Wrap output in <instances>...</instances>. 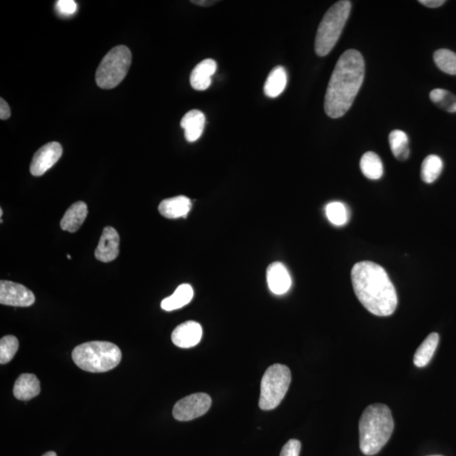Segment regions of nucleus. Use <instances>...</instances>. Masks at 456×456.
I'll return each mask as SVG.
<instances>
[{
	"mask_svg": "<svg viewBox=\"0 0 456 456\" xmlns=\"http://www.w3.org/2000/svg\"><path fill=\"white\" fill-rule=\"evenodd\" d=\"M364 76V59L360 52L348 49L343 53L335 64L325 94V111L330 118H341L351 109Z\"/></svg>",
	"mask_w": 456,
	"mask_h": 456,
	"instance_id": "f257e3e1",
	"label": "nucleus"
},
{
	"mask_svg": "<svg viewBox=\"0 0 456 456\" xmlns=\"http://www.w3.org/2000/svg\"><path fill=\"white\" fill-rule=\"evenodd\" d=\"M352 282L356 298L374 316L392 315L398 304L397 291L382 266L361 261L352 269Z\"/></svg>",
	"mask_w": 456,
	"mask_h": 456,
	"instance_id": "f03ea898",
	"label": "nucleus"
},
{
	"mask_svg": "<svg viewBox=\"0 0 456 456\" xmlns=\"http://www.w3.org/2000/svg\"><path fill=\"white\" fill-rule=\"evenodd\" d=\"M394 430V420L390 408L384 404H373L363 412L359 421V445L366 455L380 452Z\"/></svg>",
	"mask_w": 456,
	"mask_h": 456,
	"instance_id": "7ed1b4c3",
	"label": "nucleus"
},
{
	"mask_svg": "<svg viewBox=\"0 0 456 456\" xmlns=\"http://www.w3.org/2000/svg\"><path fill=\"white\" fill-rule=\"evenodd\" d=\"M72 359L84 371L104 373L117 367L121 362L122 352L112 342H90L76 347L72 352Z\"/></svg>",
	"mask_w": 456,
	"mask_h": 456,
	"instance_id": "20e7f679",
	"label": "nucleus"
},
{
	"mask_svg": "<svg viewBox=\"0 0 456 456\" xmlns=\"http://www.w3.org/2000/svg\"><path fill=\"white\" fill-rule=\"evenodd\" d=\"M351 8L350 1L342 0L327 11L316 34L315 49L318 56L325 57L332 51L349 18Z\"/></svg>",
	"mask_w": 456,
	"mask_h": 456,
	"instance_id": "39448f33",
	"label": "nucleus"
},
{
	"mask_svg": "<svg viewBox=\"0 0 456 456\" xmlns=\"http://www.w3.org/2000/svg\"><path fill=\"white\" fill-rule=\"evenodd\" d=\"M132 54L126 46H117L103 58L96 73V81L102 89H113L126 78L131 66Z\"/></svg>",
	"mask_w": 456,
	"mask_h": 456,
	"instance_id": "423d86ee",
	"label": "nucleus"
},
{
	"mask_svg": "<svg viewBox=\"0 0 456 456\" xmlns=\"http://www.w3.org/2000/svg\"><path fill=\"white\" fill-rule=\"evenodd\" d=\"M290 369L285 365L273 364L266 370L260 384L259 406L270 411L280 405L291 384Z\"/></svg>",
	"mask_w": 456,
	"mask_h": 456,
	"instance_id": "0eeeda50",
	"label": "nucleus"
},
{
	"mask_svg": "<svg viewBox=\"0 0 456 456\" xmlns=\"http://www.w3.org/2000/svg\"><path fill=\"white\" fill-rule=\"evenodd\" d=\"M212 398L205 393L188 395L175 404L173 415L178 421H191L205 415L212 406Z\"/></svg>",
	"mask_w": 456,
	"mask_h": 456,
	"instance_id": "6e6552de",
	"label": "nucleus"
},
{
	"mask_svg": "<svg viewBox=\"0 0 456 456\" xmlns=\"http://www.w3.org/2000/svg\"><path fill=\"white\" fill-rule=\"evenodd\" d=\"M35 303V295L21 284L10 281L0 282V304L14 307H29Z\"/></svg>",
	"mask_w": 456,
	"mask_h": 456,
	"instance_id": "1a4fd4ad",
	"label": "nucleus"
},
{
	"mask_svg": "<svg viewBox=\"0 0 456 456\" xmlns=\"http://www.w3.org/2000/svg\"><path fill=\"white\" fill-rule=\"evenodd\" d=\"M62 153V146L58 142H50L42 146L34 155L30 166V172L36 177L44 175L59 160Z\"/></svg>",
	"mask_w": 456,
	"mask_h": 456,
	"instance_id": "9d476101",
	"label": "nucleus"
},
{
	"mask_svg": "<svg viewBox=\"0 0 456 456\" xmlns=\"http://www.w3.org/2000/svg\"><path fill=\"white\" fill-rule=\"evenodd\" d=\"M119 241L118 232L114 227H106L95 251L96 259L104 263L114 260L119 253Z\"/></svg>",
	"mask_w": 456,
	"mask_h": 456,
	"instance_id": "9b49d317",
	"label": "nucleus"
},
{
	"mask_svg": "<svg viewBox=\"0 0 456 456\" xmlns=\"http://www.w3.org/2000/svg\"><path fill=\"white\" fill-rule=\"evenodd\" d=\"M202 327L196 321H186L176 327L172 333V342L180 348L196 347L201 341Z\"/></svg>",
	"mask_w": 456,
	"mask_h": 456,
	"instance_id": "f8f14e48",
	"label": "nucleus"
},
{
	"mask_svg": "<svg viewBox=\"0 0 456 456\" xmlns=\"http://www.w3.org/2000/svg\"><path fill=\"white\" fill-rule=\"evenodd\" d=\"M266 278L270 290L275 295L285 294L291 288V275L281 262H274L268 266Z\"/></svg>",
	"mask_w": 456,
	"mask_h": 456,
	"instance_id": "ddd939ff",
	"label": "nucleus"
},
{
	"mask_svg": "<svg viewBox=\"0 0 456 456\" xmlns=\"http://www.w3.org/2000/svg\"><path fill=\"white\" fill-rule=\"evenodd\" d=\"M217 62L214 59L203 60L193 68L191 75V87L196 91H205L212 85V77L216 73Z\"/></svg>",
	"mask_w": 456,
	"mask_h": 456,
	"instance_id": "4468645a",
	"label": "nucleus"
},
{
	"mask_svg": "<svg viewBox=\"0 0 456 456\" xmlns=\"http://www.w3.org/2000/svg\"><path fill=\"white\" fill-rule=\"evenodd\" d=\"M192 208V202L188 197L180 196L163 200L158 206L162 216L169 219L186 217Z\"/></svg>",
	"mask_w": 456,
	"mask_h": 456,
	"instance_id": "2eb2a0df",
	"label": "nucleus"
},
{
	"mask_svg": "<svg viewBox=\"0 0 456 456\" xmlns=\"http://www.w3.org/2000/svg\"><path fill=\"white\" fill-rule=\"evenodd\" d=\"M40 381L35 374H21L15 383L13 394L20 401H29L40 394Z\"/></svg>",
	"mask_w": 456,
	"mask_h": 456,
	"instance_id": "dca6fc26",
	"label": "nucleus"
},
{
	"mask_svg": "<svg viewBox=\"0 0 456 456\" xmlns=\"http://www.w3.org/2000/svg\"><path fill=\"white\" fill-rule=\"evenodd\" d=\"M205 116L200 110H191L185 114L180 123L184 130V136L188 142H195L203 134Z\"/></svg>",
	"mask_w": 456,
	"mask_h": 456,
	"instance_id": "f3484780",
	"label": "nucleus"
},
{
	"mask_svg": "<svg viewBox=\"0 0 456 456\" xmlns=\"http://www.w3.org/2000/svg\"><path fill=\"white\" fill-rule=\"evenodd\" d=\"M88 214L87 204L83 201L76 202L64 215L62 220L60 222V227L64 231L73 234V232L78 231L80 227L83 226Z\"/></svg>",
	"mask_w": 456,
	"mask_h": 456,
	"instance_id": "a211bd4d",
	"label": "nucleus"
},
{
	"mask_svg": "<svg viewBox=\"0 0 456 456\" xmlns=\"http://www.w3.org/2000/svg\"><path fill=\"white\" fill-rule=\"evenodd\" d=\"M193 298V287L189 284H182L173 294L163 299L161 307L163 311H174L186 306Z\"/></svg>",
	"mask_w": 456,
	"mask_h": 456,
	"instance_id": "6ab92c4d",
	"label": "nucleus"
},
{
	"mask_svg": "<svg viewBox=\"0 0 456 456\" xmlns=\"http://www.w3.org/2000/svg\"><path fill=\"white\" fill-rule=\"evenodd\" d=\"M287 84V74L282 66L273 68L266 80L264 87L265 96L275 98L280 96L286 89Z\"/></svg>",
	"mask_w": 456,
	"mask_h": 456,
	"instance_id": "aec40b11",
	"label": "nucleus"
},
{
	"mask_svg": "<svg viewBox=\"0 0 456 456\" xmlns=\"http://www.w3.org/2000/svg\"><path fill=\"white\" fill-rule=\"evenodd\" d=\"M438 342H440V335L438 333L434 332L428 335V337L417 348L413 358V363L416 367L424 368L428 365L437 349Z\"/></svg>",
	"mask_w": 456,
	"mask_h": 456,
	"instance_id": "412c9836",
	"label": "nucleus"
},
{
	"mask_svg": "<svg viewBox=\"0 0 456 456\" xmlns=\"http://www.w3.org/2000/svg\"><path fill=\"white\" fill-rule=\"evenodd\" d=\"M360 169L365 177L371 180L380 179L384 174L381 159L373 152L364 154L360 161Z\"/></svg>",
	"mask_w": 456,
	"mask_h": 456,
	"instance_id": "4be33fe9",
	"label": "nucleus"
},
{
	"mask_svg": "<svg viewBox=\"0 0 456 456\" xmlns=\"http://www.w3.org/2000/svg\"><path fill=\"white\" fill-rule=\"evenodd\" d=\"M389 142L391 152L399 161H406L410 156L409 139L405 132L395 130L390 132Z\"/></svg>",
	"mask_w": 456,
	"mask_h": 456,
	"instance_id": "5701e85b",
	"label": "nucleus"
},
{
	"mask_svg": "<svg viewBox=\"0 0 456 456\" xmlns=\"http://www.w3.org/2000/svg\"><path fill=\"white\" fill-rule=\"evenodd\" d=\"M444 163L442 159L436 155H429L421 163V178L426 184L436 182L440 177Z\"/></svg>",
	"mask_w": 456,
	"mask_h": 456,
	"instance_id": "b1692460",
	"label": "nucleus"
},
{
	"mask_svg": "<svg viewBox=\"0 0 456 456\" xmlns=\"http://www.w3.org/2000/svg\"><path fill=\"white\" fill-rule=\"evenodd\" d=\"M430 100L442 110L450 114L456 113V96L445 89H434L429 94Z\"/></svg>",
	"mask_w": 456,
	"mask_h": 456,
	"instance_id": "393cba45",
	"label": "nucleus"
},
{
	"mask_svg": "<svg viewBox=\"0 0 456 456\" xmlns=\"http://www.w3.org/2000/svg\"><path fill=\"white\" fill-rule=\"evenodd\" d=\"M436 66L445 74L456 76V54L455 52L442 49L433 54Z\"/></svg>",
	"mask_w": 456,
	"mask_h": 456,
	"instance_id": "a878e982",
	"label": "nucleus"
},
{
	"mask_svg": "<svg viewBox=\"0 0 456 456\" xmlns=\"http://www.w3.org/2000/svg\"><path fill=\"white\" fill-rule=\"evenodd\" d=\"M325 214L328 220L335 226H343L349 220L350 214L342 202L335 201L326 205Z\"/></svg>",
	"mask_w": 456,
	"mask_h": 456,
	"instance_id": "bb28decb",
	"label": "nucleus"
},
{
	"mask_svg": "<svg viewBox=\"0 0 456 456\" xmlns=\"http://www.w3.org/2000/svg\"><path fill=\"white\" fill-rule=\"evenodd\" d=\"M19 348L18 340L14 335H6L0 340V364L10 363Z\"/></svg>",
	"mask_w": 456,
	"mask_h": 456,
	"instance_id": "cd10ccee",
	"label": "nucleus"
},
{
	"mask_svg": "<svg viewBox=\"0 0 456 456\" xmlns=\"http://www.w3.org/2000/svg\"><path fill=\"white\" fill-rule=\"evenodd\" d=\"M56 8L60 15L72 16L77 11V4L74 0H59L56 3Z\"/></svg>",
	"mask_w": 456,
	"mask_h": 456,
	"instance_id": "c85d7f7f",
	"label": "nucleus"
},
{
	"mask_svg": "<svg viewBox=\"0 0 456 456\" xmlns=\"http://www.w3.org/2000/svg\"><path fill=\"white\" fill-rule=\"evenodd\" d=\"M301 443L296 440H291L287 443L281 451L280 456H299Z\"/></svg>",
	"mask_w": 456,
	"mask_h": 456,
	"instance_id": "c756f323",
	"label": "nucleus"
},
{
	"mask_svg": "<svg viewBox=\"0 0 456 456\" xmlns=\"http://www.w3.org/2000/svg\"><path fill=\"white\" fill-rule=\"evenodd\" d=\"M11 109L8 103L3 98L0 99V119L6 120L11 117Z\"/></svg>",
	"mask_w": 456,
	"mask_h": 456,
	"instance_id": "7c9ffc66",
	"label": "nucleus"
},
{
	"mask_svg": "<svg viewBox=\"0 0 456 456\" xmlns=\"http://www.w3.org/2000/svg\"><path fill=\"white\" fill-rule=\"evenodd\" d=\"M419 3L428 8H438L444 6L445 0H420Z\"/></svg>",
	"mask_w": 456,
	"mask_h": 456,
	"instance_id": "2f4dec72",
	"label": "nucleus"
},
{
	"mask_svg": "<svg viewBox=\"0 0 456 456\" xmlns=\"http://www.w3.org/2000/svg\"><path fill=\"white\" fill-rule=\"evenodd\" d=\"M191 2L196 4V6L209 7L214 6V4H216L218 1H214V0H195V1Z\"/></svg>",
	"mask_w": 456,
	"mask_h": 456,
	"instance_id": "473e14b6",
	"label": "nucleus"
},
{
	"mask_svg": "<svg viewBox=\"0 0 456 456\" xmlns=\"http://www.w3.org/2000/svg\"><path fill=\"white\" fill-rule=\"evenodd\" d=\"M42 456H57V454L54 452V451H49V452L45 453Z\"/></svg>",
	"mask_w": 456,
	"mask_h": 456,
	"instance_id": "72a5a7b5",
	"label": "nucleus"
},
{
	"mask_svg": "<svg viewBox=\"0 0 456 456\" xmlns=\"http://www.w3.org/2000/svg\"><path fill=\"white\" fill-rule=\"evenodd\" d=\"M2 216H3V210L1 209V212H0V217H2Z\"/></svg>",
	"mask_w": 456,
	"mask_h": 456,
	"instance_id": "f704fd0d",
	"label": "nucleus"
},
{
	"mask_svg": "<svg viewBox=\"0 0 456 456\" xmlns=\"http://www.w3.org/2000/svg\"><path fill=\"white\" fill-rule=\"evenodd\" d=\"M67 257L68 258V259H71V256H68H68H67Z\"/></svg>",
	"mask_w": 456,
	"mask_h": 456,
	"instance_id": "c9c22d12",
	"label": "nucleus"
},
{
	"mask_svg": "<svg viewBox=\"0 0 456 456\" xmlns=\"http://www.w3.org/2000/svg\"><path fill=\"white\" fill-rule=\"evenodd\" d=\"M433 456H440V455H433Z\"/></svg>",
	"mask_w": 456,
	"mask_h": 456,
	"instance_id": "e433bc0d",
	"label": "nucleus"
}]
</instances>
